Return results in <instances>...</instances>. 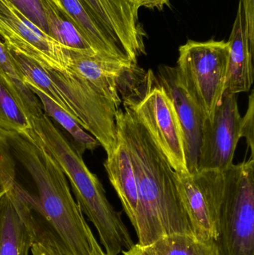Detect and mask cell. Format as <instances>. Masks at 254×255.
Segmentation results:
<instances>
[{"label": "cell", "instance_id": "obj_1", "mask_svg": "<svg viewBox=\"0 0 254 255\" xmlns=\"http://www.w3.org/2000/svg\"><path fill=\"white\" fill-rule=\"evenodd\" d=\"M1 131L34 185L30 190L16 181L9 190L34 244L54 246L64 255H91L93 234L58 162L28 132Z\"/></svg>", "mask_w": 254, "mask_h": 255}, {"label": "cell", "instance_id": "obj_2", "mask_svg": "<svg viewBox=\"0 0 254 255\" xmlns=\"http://www.w3.org/2000/svg\"><path fill=\"white\" fill-rule=\"evenodd\" d=\"M116 115L117 136L134 167L140 206L134 226L143 247L171 235L193 236L172 169L149 130L126 106Z\"/></svg>", "mask_w": 254, "mask_h": 255}, {"label": "cell", "instance_id": "obj_3", "mask_svg": "<svg viewBox=\"0 0 254 255\" xmlns=\"http://www.w3.org/2000/svg\"><path fill=\"white\" fill-rule=\"evenodd\" d=\"M28 134L55 160L71 184L82 213L93 224L107 255H119L134 247L122 214L110 203L96 175L85 164L82 155L67 136L44 114L29 118Z\"/></svg>", "mask_w": 254, "mask_h": 255}, {"label": "cell", "instance_id": "obj_4", "mask_svg": "<svg viewBox=\"0 0 254 255\" xmlns=\"http://www.w3.org/2000/svg\"><path fill=\"white\" fill-rule=\"evenodd\" d=\"M203 172L216 208V255H254V158Z\"/></svg>", "mask_w": 254, "mask_h": 255}, {"label": "cell", "instance_id": "obj_5", "mask_svg": "<svg viewBox=\"0 0 254 255\" xmlns=\"http://www.w3.org/2000/svg\"><path fill=\"white\" fill-rule=\"evenodd\" d=\"M229 43L187 40L179 48L177 80L204 120L210 119L226 91Z\"/></svg>", "mask_w": 254, "mask_h": 255}, {"label": "cell", "instance_id": "obj_6", "mask_svg": "<svg viewBox=\"0 0 254 255\" xmlns=\"http://www.w3.org/2000/svg\"><path fill=\"white\" fill-rule=\"evenodd\" d=\"M149 130L170 166L177 173L188 174L183 132L171 99L152 70L146 72L138 94L122 101Z\"/></svg>", "mask_w": 254, "mask_h": 255}, {"label": "cell", "instance_id": "obj_7", "mask_svg": "<svg viewBox=\"0 0 254 255\" xmlns=\"http://www.w3.org/2000/svg\"><path fill=\"white\" fill-rule=\"evenodd\" d=\"M46 70L72 116L96 139L107 155L111 154L118 142L116 115L119 108L71 67L63 71Z\"/></svg>", "mask_w": 254, "mask_h": 255}, {"label": "cell", "instance_id": "obj_8", "mask_svg": "<svg viewBox=\"0 0 254 255\" xmlns=\"http://www.w3.org/2000/svg\"><path fill=\"white\" fill-rule=\"evenodd\" d=\"M0 37L7 47L50 70L70 68V58L49 34L33 23L8 0H0Z\"/></svg>", "mask_w": 254, "mask_h": 255}, {"label": "cell", "instance_id": "obj_9", "mask_svg": "<svg viewBox=\"0 0 254 255\" xmlns=\"http://www.w3.org/2000/svg\"><path fill=\"white\" fill-rule=\"evenodd\" d=\"M70 65L100 95L117 108L144 85L146 72L130 60L102 58L68 51Z\"/></svg>", "mask_w": 254, "mask_h": 255}, {"label": "cell", "instance_id": "obj_10", "mask_svg": "<svg viewBox=\"0 0 254 255\" xmlns=\"http://www.w3.org/2000/svg\"><path fill=\"white\" fill-rule=\"evenodd\" d=\"M242 120L237 94L225 91L213 117L203 123L198 172H222L234 163V154L242 137Z\"/></svg>", "mask_w": 254, "mask_h": 255}, {"label": "cell", "instance_id": "obj_11", "mask_svg": "<svg viewBox=\"0 0 254 255\" xmlns=\"http://www.w3.org/2000/svg\"><path fill=\"white\" fill-rule=\"evenodd\" d=\"M80 1L128 58H137L145 50L147 34L139 20V9L126 0Z\"/></svg>", "mask_w": 254, "mask_h": 255}, {"label": "cell", "instance_id": "obj_12", "mask_svg": "<svg viewBox=\"0 0 254 255\" xmlns=\"http://www.w3.org/2000/svg\"><path fill=\"white\" fill-rule=\"evenodd\" d=\"M156 77L174 105L183 132L188 172L193 175L198 172L204 117L179 83L175 67L160 66Z\"/></svg>", "mask_w": 254, "mask_h": 255}, {"label": "cell", "instance_id": "obj_13", "mask_svg": "<svg viewBox=\"0 0 254 255\" xmlns=\"http://www.w3.org/2000/svg\"><path fill=\"white\" fill-rule=\"evenodd\" d=\"M175 180L193 236L203 242L214 244L217 217L198 175L175 172Z\"/></svg>", "mask_w": 254, "mask_h": 255}, {"label": "cell", "instance_id": "obj_14", "mask_svg": "<svg viewBox=\"0 0 254 255\" xmlns=\"http://www.w3.org/2000/svg\"><path fill=\"white\" fill-rule=\"evenodd\" d=\"M226 91L231 94L249 92L254 84V45L248 38L243 0L239 1L237 16L229 40Z\"/></svg>", "mask_w": 254, "mask_h": 255}, {"label": "cell", "instance_id": "obj_15", "mask_svg": "<svg viewBox=\"0 0 254 255\" xmlns=\"http://www.w3.org/2000/svg\"><path fill=\"white\" fill-rule=\"evenodd\" d=\"M117 139V145L111 154L107 155L104 166L110 184L133 225L140 206L138 185L126 146L118 136Z\"/></svg>", "mask_w": 254, "mask_h": 255}, {"label": "cell", "instance_id": "obj_16", "mask_svg": "<svg viewBox=\"0 0 254 255\" xmlns=\"http://www.w3.org/2000/svg\"><path fill=\"white\" fill-rule=\"evenodd\" d=\"M60 13L71 22L102 58L129 60L122 48L101 28L80 0H58Z\"/></svg>", "mask_w": 254, "mask_h": 255}, {"label": "cell", "instance_id": "obj_17", "mask_svg": "<svg viewBox=\"0 0 254 255\" xmlns=\"http://www.w3.org/2000/svg\"><path fill=\"white\" fill-rule=\"evenodd\" d=\"M33 244L8 190L0 198V255H28Z\"/></svg>", "mask_w": 254, "mask_h": 255}, {"label": "cell", "instance_id": "obj_18", "mask_svg": "<svg viewBox=\"0 0 254 255\" xmlns=\"http://www.w3.org/2000/svg\"><path fill=\"white\" fill-rule=\"evenodd\" d=\"M25 84L37 96L41 104L43 114L51 121H53L55 126L61 127V131L68 134L67 139L81 155L83 156L86 151H92L99 146V142L96 139L85 130L70 113L51 100L37 87L31 84Z\"/></svg>", "mask_w": 254, "mask_h": 255}, {"label": "cell", "instance_id": "obj_19", "mask_svg": "<svg viewBox=\"0 0 254 255\" xmlns=\"http://www.w3.org/2000/svg\"><path fill=\"white\" fill-rule=\"evenodd\" d=\"M48 34L67 51L85 55H97L89 42L71 22L60 13L56 6L44 0Z\"/></svg>", "mask_w": 254, "mask_h": 255}, {"label": "cell", "instance_id": "obj_20", "mask_svg": "<svg viewBox=\"0 0 254 255\" xmlns=\"http://www.w3.org/2000/svg\"><path fill=\"white\" fill-rule=\"evenodd\" d=\"M31 128L29 116L16 90L0 72V130L22 133Z\"/></svg>", "mask_w": 254, "mask_h": 255}, {"label": "cell", "instance_id": "obj_21", "mask_svg": "<svg viewBox=\"0 0 254 255\" xmlns=\"http://www.w3.org/2000/svg\"><path fill=\"white\" fill-rule=\"evenodd\" d=\"M146 248L152 255H216L213 243L189 235H168Z\"/></svg>", "mask_w": 254, "mask_h": 255}, {"label": "cell", "instance_id": "obj_22", "mask_svg": "<svg viewBox=\"0 0 254 255\" xmlns=\"http://www.w3.org/2000/svg\"><path fill=\"white\" fill-rule=\"evenodd\" d=\"M0 72L8 79L16 90L19 99L29 118L43 113L41 104L37 96L25 84L22 74L12 61L7 46L0 40Z\"/></svg>", "mask_w": 254, "mask_h": 255}, {"label": "cell", "instance_id": "obj_23", "mask_svg": "<svg viewBox=\"0 0 254 255\" xmlns=\"http://www.w3.org/2000/svg\"><path fill=\"white\" fill-rule=\"evenodd\" d=\"M16 181V162L6 136L0 130V198Z\"/></svg>", "mask_w": 254, "mask_h": 255}, {"label": "cell", "instance_id": "obj_24", "mask_svg": "<svg viewBox=\"0 0 254 255\" xmlns=\"http://www.w3.org/2000/svg\"><path fill=\"white\" fill-rule=\"evenodd\" d=\"M33 23L48 34L44 0H8Z\"/></svg>", "mask_w": 254, "mask_h": 255}, {"label": "cell", "instance_id": "obj_25", "mask_svg": "<svg viewBox=\"0 0 254 255\" xmlns=\"http://www.w3.org/2000/svg\"><path fill=\"white\" fill-rule=\"evenodd\" d=\"M241 136L246 139L251 157L254 158V91L249 96V107L242 120Z\"/></svg>", "mask_w": 254, "mask_h": 255}, {"label": "cell", "instance_id": "obj_26", "mask_svg": "<svg viewBox=\"0 0 254 255\" xmlns=\"http://www.w3.org/2000/svg\"><path fill=\"white\" fill-rule=\"evenodd\" d=\"M137 9L146 7L151 10H163L170 4L171 0H126Z\"/></svg>", "mask_w": 254, "mask_h": 255}, {"label": "cell", "instance_id": "obj_27", "mask_svg": "<svg viewBox=\"0 0 254 255\" xmlns=\"http://www.w3.org/2000/svg\"><path fill=\"white\" fill-rule=\"evenodd\" d=\"M31 253L32 255H64L56 247L49 244H33Z\"/></svg>", "mask_w": 254, "mask_h": 255}, {"label": "cell", "instance_id": "obj_28", "mask_svg": "<svg viewBox=\"0 0 254 255\" xmlns=\"http://www.w3.org/2000/svg\"><path fill=\"white\" fill-rule=\"evenodd\" d=\"M123 255H152L146 250V247H141L139 244H134V247L130 250L122 252Z\"/></svg>", "mask_w": 254, "mask_h": 255}, {"label": "cell", "instance_id": "obj_29", "mask_svg": "<svg viewBox=\"0 0 254 255\" xmlns=\"http://www.w3.org/2000/svg\"><path fill=\"white\" fill-rule=\"evenodd\" d=\"M91 255H107L104 251H103L101 247L95 240V237L92 235L90 239Z\"/></svg>", "mask_w": 254, "mask_h": 255}, {"label": "cell", "instance_id": "obj_30", "mask_svg": "<svg viewBox=\"0 0 254 255\" xmlns=\"http://www.w3.org/2000/svg\"><path fill=\"white\" fill-rule=\"evenodd\" d=\"M49 1H52L55 6H56L57 8L58 9V10H61V4H60L59 1L58 0H49Z\"/></svg>", "mask_w": 254, "mask_h": 255}]
</instances>
